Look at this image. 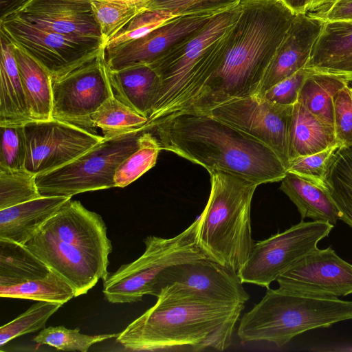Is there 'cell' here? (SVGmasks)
Here are the masks:
<instances>
[{
    "label": "cell",
    "instance_id": "obj_1",
    "mask_svg": "<svg viewBox=\"0 0 352 352\" xmlns=\"http://www.w3.org/2000/svg\"><path fill=\"white\" fill-rule=\"evenodd\" d=\"M148 132L161 150L208 172L236 175L258 186L281 181L287 169L268 146L207 113H186L157 123Z\"/></svg>",
    "mask_w": 352,
    "mask_h": 352
},
{
    "label": "cell",
    "instance_id": "obj_2",
    "mask_svg": "<svg viewBox=\"0 0 352 352\" xmlns=\"http://www.w3.org/2000/svg\"><path fill=\"white\" fill-rule=\"evenodd\" d=\"M155 304L119 333L135 351H221L228 348L243 303L161 294Z\"/></svg>",
    "mask_w": 352,
    "mask_h": 352
},
{
    "label": "cell",
    "instance_id": "obj_3",
    "mask_svg": "<svg viewBox=\"0 0 352 352\" xmlns=\"http://www.w3.org/2000/svg\"><path fill=\"white\" fill-rule=\"evenodd\" d=\"M222 61L189 113L255 94L296 14L281 0H242Z\"/></svg>",
    "mask_w": 352,
    "mask_h": 352
},
{
    "label": "cell",
    "instance_id": "obj_4",
    "mask_svg": "<svg viewBox=\"0 0 352 352\" xmlns=\"http://www.w3.org/2000/svg\"><path fill=\"white\" fill-rule=\"evenodd\" d=\"M241 14V3L215 14L202 28L149 65L158 74L160 85L142 131L191 111L220 65Z\"/></svg>",
    "mask_w": 352,
    "mask_h": 352
},
{
    "label": "cell",
    "instance_id": "obj_5",
    "mask_svg": "<svg viewBox=\"0 0 352 352\" xmlns=\"http://www.w3.org/2000/svg\"><path fill=\"white\" fill-rule=\"evenodd\" d=\"M24 245L72 287L75 297L109 274L112 245L105 223L79 201L66 202Z\"/></svg>",
    "mask_w": 352,
    "mask_h": 352
},
{
    "label": "cell",
    "instance_id": "obj_6",
    "mask_svg": "<svg viewBox=\"0 0 352 352\" xmlns=\"http://www.w3.org/2000/svg\"><path fill=\"white\" fill-rule=\"evenodd\" d=\"M208 173L210 192L198 217L196 241L207 258L238 273L254 243L251 205L258 185L223 171Z\"/></svg>",
    "mask_w": 352,
    "mask_h": 352
},
{
    "label": "cell",
    "instance_id": "obj_7",
    "mask_svg": "<svg viewBox=\"0 0 352 352\" xmlns=\"http://www.w3.org/2000/svg\"><path fill=\"white\" fill-rule=\"evenodd\" d=\"M352 320V301L267 288L263 298L241 318L243 342L266 341L281 347L309 330Z\"/></svg>",
    "mask_w": 352,
    "mask_h": 352
},
{
    "label": "cell",
    "instance_id": "obj_8",
    "mask_svg": "<svg viewBox=\"0 0 352 352\" xmlns=\"http://www.w3.org/2000/svg\"><path fill=\"white\" fill-rule=\"evenodd\" d=\"M198 217L184 231L171 238L148 236L145 250L134 261L121 265L103 280L102 292L111 303L141 301L152 295L160 275L168 267L206 257L196 241Z\"/></svg>",
    "mask_w": 352,
    "mask_h": 352
},
{
    "label": "cell",
    "instance_id": "obj_9",
    "mask_svg": "<svg viewBox=\"0 0 352 352\" xmlns=\"http://www.w3.org/2000/svg\"><path fill=\"white\" fill-rule=\"evenodd\" d=\"M142 132L104 138L70 162L36 175L43 197H72L81 192L115 187L114 175L121 162L139 146Z\"/></svg>",
    "mask_w": 352,
    "mask_h": 352
},
{
    "label": "cell",
    "instance_id": "obj_10",
    "mask_svg": "<svg viewBox=\"0 0 352 352\" xmlns=\"http://www.w3.org/2000/svg\"><path fill=\"white\" fill-rule=\"evenodd\" d=\"M0 26L1 34L38 61L52 78L68 72L104 47L100 38L54 32L10 11L2 16Z\"/></svg>",
    "mask_w": 352,
    "mask_h": 352
},
{
    "label": "cell",
    "instance_id": "obj_11",
    "mask_svg": "<svg viewBox=\"0 0 352 352\" xmlns=\"http://www.w3.org/2000/svg\"><path fill=\"white\" fill-rule=\"evenodd\" d=\"M334 226L324 221L301 220L281 232L254 243L238 275L243 283L270 287L279 276L318 248Z\"/></svg>",
    "mask_w": 352,
    "mask_h": 352
},
{
    "label": "cell",
    "instance_id": "obj_12",
    "mask_svg": "<svg viewBox=\"0 0 352 352\" xmlns=\"http://www.w3.org/2000/svg\"><path fill=\"white\" fill-rule=\"evenodd\" d=\"M293 105L279 104L252 94L229 99L206 113L270 148L287 169Z\"/></svg>",
    "mask_w": 352,
    "mask_h": 352
},
{
    "label": "cell",
    "instance_id": "obj_13",
    "mask_svg": "<svg viewBox=\"0 0 352 352\" xmlns=\"http://www.w3.org/2000/svg\"><path fill=\"white\" fill-rule=\"evenodd\" d=\"M52 79V118L88 130L90 116L113 96L104 47L98 54Z\"/></svg>",
    "mask_w": 352,
    "mask_h": 352
},
{
    "label": "cell",
    "instance_id": "obj_14",
    "mask_svg": "<svg viewBox=\"0 0 352 352\" xmlns=\"http://www.w3.org/2000/svg\"><path fill=\"white\" fill-rule=\"evenodd\" d=\"M195 296L223 303H243L250 295L237 272L207 257L175 264L164 270L152 296Z\"/></svg>",
    "mask_w": 352,
    "mask_h": 352
},
{
    "label": "cell",
    "instance_id": "obj_15",
    "mask_svg": "<svg viewBox=\"0 0 352 352\" xmlns=\"http://www.w3.org/2000/svg\"><path fill=\"white\" fill-rule=\"evenodd\" d=\"M24 168L36 175L58 168L78 157L104 138L93 131L51 118L23 125Z\"/></svg>",
    "mask_w": 352,
    "mask_h": 352
},
{
    "label": "cell",
    "instance_id": "obj_16",
    "mask_svg": "<svg viewBox=\"0 0 352 352\" xmlns=\"http://www.w3.org/2000/svg\"><path fill=\"white\" fill-rule=\"evenodd\" d=\"M288 292L327 297L352 294V264L328 247L317 248L283 273L276 280Z\"/></svg>",
    "mask_w": 352,
    "mask_h": 352
},
{
    "label": "cell",
    "instance_id": "obj_17",
    "mask_svg": "<svg viewBox=\"0 0 352 352\" xmlns=\"http://www.w3.org/2000/svg\"><path fill=\"white\" fill-rule=\"evenodd\" d=\"M214 14L175 17L142 37L104 49L106 63L113 71L150 65L174 45L202 28Z\"/></svg>",
    "mask_w": 352,
    "mask_h": 352
},
{
    "label": "cell",
    "instance_id": "obj_18",
    "mask_svg": "<svg viewBox=\"0 0 352 352\" xmlns=\"http://www.w3.org/2000/svg\"><path fill=\"white\" fill-rule=\"evenodd\" d=\"M10 12L54 32L102 40L90 0H23Z\"/></svg>",
    "mask_w": 352,
    "mask_h": 352
},
{
    "label": "cell",
    "instance_id": "obj_19",
    "mask_svg": "<svg viewBox=\"0 0 352 352\" xmlns=\"http://www.w3.org/2000/svg\"><path fill=\"white\" fill-rule=\"evenodd\" d=\"M324 23L309 13L296 14L255 94L262 95L274 85L307 67Z\"/></svg>",
    "mask_w": 352,
    "mask_h": 352
},
{
    "label": "cell",
    "instance_id": "obj_20",
    "mask_svg": "<svg viewBox=\"0 0 352 352\" xmlns=\"http://www.w3.org/2000/svg\"><path fill=\"white\" fill-rule=\"evenodd\" d=\"M72 197H41L0 210V239L25 245Z\"/></svg>",
    "mask_w": 352,
    "mask_h": 352
},
{
    "label": "cell",
    "instance_id": "obj_21",
    "mask_svg": "<svg viewBox=\"0 0 352 352\" xmlns=\"http://www.w3.org/2000/svg\"><path fill=\"white\" fill-rule=\"evenodd\" d=\"M108 76L113 96L138 113L148 118L160 85V80L155 70L149 65L118 71L108 67Z\"/></svg>",
    "mask_w": 352,
    "mask_h": 352
},
{
    "label": "cell",
    "instance_id": "obj_22",
    "mask_svg": "<svg viewBox=\"0 0 352 352\" xmlns=\"http://www.w3.org/2000/svg\"><path fill=\"white\" fill-rule=\"evenodd\" d=\"M0 126L24 125L34 120L28 107L12 43L0 37Z\"/></svg>",
    "mask_w": 352,
    "mask_h": 352
},
{
    "label": "cell",
    "instance_id": "obj_23",
    "mask_svg": "<svg viewBox=\"0 0 352 352\" xmlns=\"http://www.w3.org/2000/svg\"><path fill=\"white\" fill-rule=\"evenodd\" d=\"M280 189L296 206L301 220L328 222L334 226L340 220V212L328 189L287 172Z\"/></svg>",
    "mask_w": 352,
    "mask_h": 352
},
{
    "label": "cell",
    "instance_id": "obj_24",
    "mask_svg": "<svg viewBox=\"0 0 352 352\" xmlns=\"http://www.w3.org/2000/svg\"><path fill=\"white\" fill-rule=\"evenodd\" d=\"M12 45L32 119H51L52 79L50 74L22 49Z\"/></svg>",
    "mask_w": 352,
    "mask_h": 352
},
{
    "label": "cell",
    "instance_id": "obj_25",
    "mask_svg": "<svg viewBox=\"0 0 352 352\" xmlns=\"http://www.w3.org/2000/svg\"><path fill=\"white\" fill-rule=\"evenodd\" d=\"M337 143L339 142L333 126L323 122L300 102L293 105L289 130L290 161L320 152Z\"/></svg>",
    "mask_w": 352,
    "mask_h": 352
},
{
    "label": "cell",
    "instance_id": "obj_26",
    "mask_svg": "<svg viewBox=\"0 0 352 352\" xmlns=\"http://www.w3.org/2000/svg\"><path fill=\"white\" fill-rule=\"evenodd\" d=\"M50 271L24 245L0 239V288L43 278Z\"/></svg>",
    "mask_w": 352,
    "mask_h": 352
},
{
    "label": "cell",
    "instance_id": "obj_27",
    "mask_svg": "<svg viewBox=\"0 0 352 352\" xmlns=\"http://www.w3.org/2000/svg\"><path fill=\"white\" fill-rule=\"evenodd\" d=\"M347 84L349 82L340 76L311 69L302 84L297 102L333 127V96Z\"/></svg>",
    "mask_w": 352,
    "mask_h": 352
},
{
    "label": "cell",
    "instance_id": "obj_28",
    "mask_svg": "<svg viewBox=\"0 0 352 352\" xmlns=\"http://www.w3.org/2000/svg\"><path fill=\"white\" fill-rule=\"evenodd\" d=\"M352 56V21L324 23L306 67L314 69Z\"/></svg>",
    "mask_w": 352,
    "mask_h": 352
},
{
    "label": "cell",
    "instance_id": "obj_29",
    "mask_svg": "<svg viewBox=\"0 0 352 352\" xmlns=\"http://www.w3.org/2000/svg\"><path fill=\"white\" fill-rule=\"evenodd\" d=\"M148 119L111 96L90 116L88 128L101 129L104 138H112L133 131L142 132Z\"/></svg>",
    "mask_w": 352,
    "mask_h": 352
},
{
    "label": "cell",
    "instance_id": "obj_30",
    "mask_svg": "<svg viewBox=\"0 0 352 352\" xmlns=\"http://www.w3.org/2000/svg\"><path fill=\"white\" fill-rule=\"evenodd\" d=\"M155 0H90L103 47Z\"/></svg>",
    "mask_w": 352,
    "mask_h": 352
},
{
    "label": "cell",
    "instance_id": "obj_31",
    "mask_svg": "<svg viewBox=\"0 0 352 352\" xmlns=\"http://www.w3.org/2000/svg\"><path fill=\"white\" fill-rule=\"evenodd\" d=\"M1 298L47 301L63 305L75 297L72 287L51 270L44 277L11 287L0 288Z\"/></svg>",
    "mask_w": 352,
    "mask_h": 352
},
{
    "label": "cell",
    "instance_id": "obj_32",
    "mask_svg": "<svg viewBox=\"0 0 352 352\" xmlns=\"http://www.w3.org/2000/svg\"><path fill=\"white\" fill-rule=\"evenodd\" d=\"M327 188L340 212V220L352 228V147L341 146L336 153Z\"/></svg>",
    "mask_w": 352,
    "mask_h": 352
},
{
    "label": "cell",
    "instance_id": "obj_33",
    "mask_svg": "<svg viewBox=\"0 0 352 352\" xmlns=\"http://www.w3.org/2000/svg\"><path fill=\"white\" fill-rule=\"evenodd\" d=\"M160 151L156 138L151 132H142L138 148L118 166L114 175L115 187L129 185L153 168Z\"/></svg>",
    "mask_w": 352,
    "mask_h": 352
},
{
    "label": "cell",
    "instance_id": "obj_34",
    "mask_svg": "<svg viewBox=\"0 0 352 352\" xmlns=\"http://www.w3.org/2000/svg\"><path fill=\"white\" fill-rule=\"evenodd\" d=\"M41 197L35 174L25 168L0 167V210Z\"/></svg>",
    "mask_w": 352,
    "mask_h": 352
},
{
    "label": "cell",
    "instance_id": "obj_35",
    "mask_svg": "<svg viewBox=\"0 0 352 352\" xmlns=\"http://www.w3.org/2000/svg\"><path fill=\"white\" fill-rule=\"evenodd\" d=\"M63 305L47 301H36L25 312L0 328V346L11 340L43 329L47 320Z\"/></svg>",
    "mask_w": 352,
    "mask_h": 352
},
{
    "label": "cell",
    "instance_id": "obj_36",
    "mask_svg": "<svg viewBox=\"0 0 352 352\" xmlns=\"http://www.w3.org/2000/svg\"><path fill=\"white\" fill-rule=\"evenodd\" d=\"M119 333L86 335L80 333L78 328L71 329L64 326L43 328L34 338L38 344H47L64 351L87 352L96 343L117 337Z\"/></svg>",
    "mask_w": 352,
    "mask_h": 352
},
{
    "label": "cell",
    "instance_id": "obj_37",
    "mask_svg": "<svg viewBox=\"0 0 352 352\" xmlns=\"http://www.w3.org/2000/svg\"><path fill=\"white\" fill-rule=\"evenodd\" d=\"M341 146L340 143H337L320 152L297 157L290 161L287 172L328 189L329 173L336 153Z\"/></svg>",
    "mask_w": 352,
    "mask_h": 352
},
{
    "label": "cell",
    "instance_id": "obj_38",
    "mask_svg": "<svg viewBox=\"0 0 352 352\" xmlns=\"http://www.w3.org/2000/svg\"><path fill=\"white\" fill-rule=\"evenodd\" d=\"M175 17L177 16L165 10L145 11L140 13L111 38L105 43L104 48L110 49L142 37Z\"/></svg>",
    "mask_w": 352,
    "mask_h": 352
},
{
    "label": "cell",
    "instance_id": "obj_39",
    "mask_svg": "<svg viewBox=\"0 0 352 352\" xmlns=\"http://www.w3.org/2000/svg\"><path fill=\"white\" fill-rule=\"evenodd\" d=\"M242 0H155L147 11L165 10L179 16L217 14L232 8Z\"/></svg>",
    "mask_w": 352,
    "mask_h": 352
},
{
    "label": "cell",
    "instance_id": "obj_40",
    "mask_svg": "<svg viewBox=\"0 0 352 352\" xmlns=\"http://www.w3.org/2000/svg\"><path fill=\"white\" fill-rule=\"evenodd\" d=\"M1 128L0 167L24 168L25 142L23 125H4Z\"/></svg>",
    "mask_w": 352,
    "mask_h": 352
},
{
    "label": "cell",
    "instance_id": "obj_41",
    "mask_svg": "<svg viewBox=\"0 0 352 352\" xmlns=\"http://www.w3.org/2000/svg\"><path fill=\"white\" fill-rule=\"evenodd\" d=\"M333 128L341 146L352 147V87L349 84L333 96Z\"/></svg>",
    "mask_w": 352,
    "mask_h": 352
},
{
    "label": "cell",
    "instance_id": "obj_42",
    "mask_svg": "<svg viewBox=\"0 0 352 352\" xmlns=\"http://www.w3.org/2000/svg\"><path fill=\"white\" fill-rule=\"evenodd\" d=\"M311 71L305 67L274 85L261 96L279 104L293 105L297 102L302 84Z\"/></svg>",
    "mask_w": 352,
    "mask_h": 352
},
{
    "label": "cell",
    "instance_id": "obj_43",
    "mask_svg": "<svg viewBox=\"0 0 352 352\" xmlns=\"http://www.w3.org/2000/svg\"><path fill=\"white\" fill-rule=\"evenodd\" d=\"M308 13L324 22L352 21V0H336Z\"/></svg>",
    "mask_w": 352,
    "mask_h": 352
},
{
    "label": "cell",
    "instance_id": "obj_44",
    "mask_svg": "<svg viewBox=\"0 0 352 352\" xmlns=\"http://www.w3.org/2000/svg\"><path fill=\"white\" fill-rule=\"evenodd\" d=\"M296 14H307L316 10L336 0H281Z\"/></svg>",
    "mask_w": 352,
    "mask_h": 352
}]
</instances>
